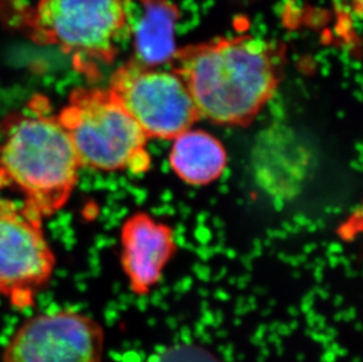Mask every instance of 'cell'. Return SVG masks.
I'll return each mask as SVG.
<instances>
[{
  "label": "cell",
  "mask_w": 363,
  "mask_h": 362,
  "mask_svg": "<svg viewBox=\"0 0 363 362\" xmlns=\"http://www.w3.org/2000/svg\"><path fill=\"white\" fill-rule=\"evenodd\" d=\"M282 62L284 50L275 41L241 35L179 48L172 70L187 86L200 118L242 126L274 97Z\"/></svg>",
  "instance_id": "6da1fadb"
},
{
  "label": "cell",
  "mask_w": 363,
  "mask_h": 362,
  "mask_svg": "<svg viewBox=\"0 0 363 362\" xmlns=\"http://www.w3.org/2000/svg\"><path fill=\"white\" fill-rule=\"evenodd\" d=\"M58 119L82 168L96 171H147L148 138L110 89L73 91Z\"/></svg>",
  "instance_id": "277c9868"
},
{
  "label": "cell",
  "mask_w": 363,
  "mask_h": 362,
  "mask_svg": "<svg viewBox=\"0 0 363 362\" xmlns=\"http://www.w3.org/2000/svg\"><path fill=\"white\" fill-rule=\"evenodd\" d=\"M132 23V0H38L26 25L37 44L58 46L76 69L92 75L113 62Z\"/></svg>",
  "instance_id": "3957f363"
},
{
  "label": "cell",
  "mask_w": 363,
  "mask_h": 362,
  "mask_svg": "<svg viewBox=\"0 0 363 362\" xmlns=\"http://www.w3.org/2000/svg\"><path fill=\"white\" fill-rule=\"evenodd\" d=\"M121 238V265L130 290L146 295L162 280L174 254V233L146 213H137L123 224Z\"/></svg>",
  "instance_id": "ba28073f"
},
{
  "label": "cell",
  "mask_w": 363,
  "mask_h": 362,
  "mask_svg": "<svg viewBox=\"0 0 363 362\" xmlns=\"http://www.w3.org/2000/svg\"><path fill=\"white\" fill-rule=\"evenodd\" d=\"M150 362H219L211 353L196 347H177L155 356Z\"/></svg>",
  "instance_id": "8fae6325"
},
{
  "label": "cell",
  "mask_w": 363,
  "mask_h": 362,
  "mask_svg": "<svg viewBox=\"0 0 363 362\" xmlns=\"http://www.w3.org/2000/svg\"><path fill=\"white\" fill-rule=\"evenodd\" d=\"M169 161L179 178L200 186L211 184L223 175L227 153L212 134L189 128L173 139Z\"/></svg>",
  "instance_id": "30bf717a"
},
{
  "label": "cell",
  "mask_w": 363,
  "mask_h": 362,
  "mask_svg": "<svg viewBox=\"0 0 363 362\" xmlns=\"http://www.w3.org/2000/svg\"><path fill=\"white\" fill-rule=\"evenodd\" d=\"M108 89L148 139L173 141L200 118L187 86L173 70L147 67L130 59L112 75Z\"/></svg>",
  "instance_id": "5b68a950"
},
{
  "label": "cell",
  "mask_w": 363,
  "mask_h": 362,
  "mask_svg": "<svg viewBox=\"0 0 363 362\" xmlns=\"http://www.w3.org/2000/svg\"><path fill=\"white\" fill-rule=\"evenodd\" d=\"M0 145V188H16L24 202L44 216L69 202L82 168L58 116L37 107L4 121Z\"/></svg>",
  "instance_id": "7a4b0ae2"
},
{
  "label": "cell",
  "mask_w": 363,
  "mask_h": 362,
  "mask_svg": "<svg viewBox=\"0 0 363 362\" xmlns=\"http://www.w3.org/2000/svg\"><path fill=\"white\" fill-rule=\"evenodd\" d=\"M180 19L178 5L172 0H140V12L132 23L134 59L147 67H160L174 58L179 48L175 31Z\"/></svg>",
  "instance_id": "9c48e42d"
},
{
  "label": "cell",
  "mask_w": 363,
  "mask_h": 362,
  "mask_svg": "<svg viewBox=\"0 0 363 362\" xmlns=\"http://www.w3.org/2000/svg\"><path fill=\"white\" fill-rule=\"evenodd\" d=\"M350 3L352 4L354 13L361 17V14H362L363 0H350Z\"/></svg>",
  "instance_id": "7c38bea8"
},
{
  "label": "cell",
  "mask_w": 363,
  "mask_h": 362,
  "mask_svg": "<svg viewBox=\"0 0 363 362\" xmlns=\"http://www.w3.org/2000/svg\"><path fill=\"white\" fill-rule=\"evenodd\" d=\"M55 267L40 213L25 202L0 199V297L16 307L31 306Z\"/></svg>",
  "instance_id": "8992f818"
},
{
  "label": "cell",
  "mask_w": 363,
  "mask_h": 362,
  "mask_svg": "<svg viewBox=\"0 0 363 362\" xmlns=\"http://www.w3.org/2000/svg\"><path fill=\"white\" fill-rule=\"evenodd\" d=\"M105 331L73 311L32 317L18 328L4 351V362H101Z\"/></svg>",
  "instance_id": "52a82bcc"
}]
</instances>
